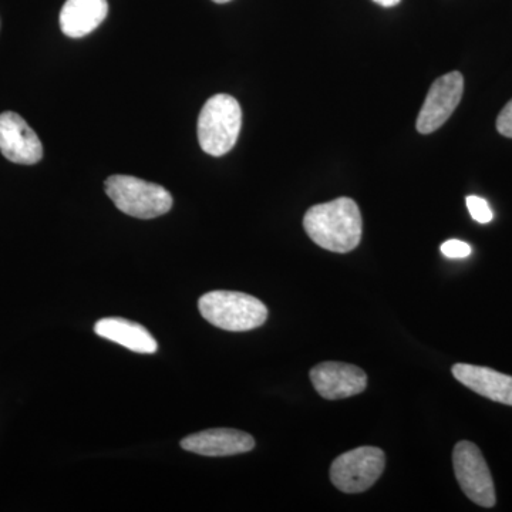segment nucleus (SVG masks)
Masks as SVG:
<instances>
[{
    "label": "nucleus",
    "mask_w": 512,
    "mask_h": 512,
    "mask_svg": "<svg viewBox=\"0 0 512 512\" xmlns=\"http://www.w3.org/2000/svg\"><path fill=\"white\" fill-rule=\"evenodd\" d=\"M466 204L474 221L480 222V224H488V222L493 221V211H491L490 205L484 198L470 195V197H467Z\"/></svg>",
    "instance_id": "14"
},
{
    "label": "nucleus",
    "mask_w": 512,
    "mask_h": 512,
    "mask_svg": "<svg viewBox=\"0 0 512 512\" xmlns=\"http://www.w3.org/2000/svg\"><path fill=\"white\" fill-rule=\"evenodd\" d=\"M313 387L326 400H342L365 392L367 376L360 367L348 363L325 362L311 370Z\"/></svg>",
    "instance_id": "9"
},
{
    "label": "nucleus",
    "mask_w": 512,
    "mask_h": 512,
    "mask_svg": "<svg viewBox=\"0 0 512 512\" xmlns=\"http://www.w3.org/2000/svg\"><path fill=\"white\" fill-rule=\"evenodd\" d=\"M441 252L447 258L461 259L471 255V247L466 242L450 239V241H446L441 245Z\"/></svg>",
    "instance_id": "15"
},
{
    "label": "nucleus",
    "mask_w": 512,
    "mask_h": 512,
    "mask_svg": "<svg viewBox=\"0 0 512 512\" xmlns=\"http://www.w3.org/2000/svg\"><path fill=\"white\" fill-rule=\"evenodd\" d=\"M373 2L383 6V8H393V6L399 5L402 0H373Z\"/></svg>",
    "instance_id": "17"
},
{
    "label": "nucleus",
    "mask_w": 512,
    "mask_h": 512,
    "mask_svg": "<svg viewBox=\"0 0 512 512\" xmlns=\"http://www.w3.org/2000/svg\"><path fill=\"white\" fill-rule=\"evenodd\" d=\"M303 227L316 245L336 254H348L362 241V214L352 198L340 197L309 208Z\"/></svg>",
    "instance_id": "1"
},
{
    "label": "nucleus",
    "mask_w": 512,
    "mask_h": 512,
    "mask_svg": "<svg viewBox=\"0 0 512 512\" xmlns=\"http://www.w3.org/2000/svg\"><path fill=\"white\" fill-rule=\"evenodd\" d=\"M497 130L501 136L512 138V100L508 101L498 114Z\"/></svg>",
    "instance_id": "16"
},
{
    "label": "nucleus",
    "mask_w": 512,
    "mask_h": 512,
    "mask_svg": "<svg viewBox=\"0 0 512 512\" xmlns=\"http://www.w3.org/2000/svg\"><path fill=\"white\" fill-rule=\"evenodd\" d=\"M386 456L377 447H359L342 454L330 466V480L345 494L365 493L382 476Z\"/></svg>",
    "instance_id": "5"
},
{
    "label": "nucleus",
    "mask_w": 512,
    "mask_h": 512,
    "mask_svg": "<svg viewBox=\"0 0 512 512\" xmlns=\"http://www.w3.org/2000/svg\"><path fill=\"white\" fill-rule=\"evenodd\" d=\"M212 2H215V3H228V2H231V0H212Z\"/></svg>",
    "instance_id": "18"
},
{
    "label": "nucleus",
    "mask_w": 512,
    "mask_h": 512,
    "mask_svg": "<svg viewBox=\"0 0 512 512\" xmlns=\"http://www.w3.org/2000/svg\"><path fill=\"white\" fill-rule=\"evenodd\" d=\"M104 188L121 212L140 220L161 217L173 207V197L164 187L131 175H111Z\"/></svg>",
    "instance_id": "4"
},
{
    "label": "nucleus",
    "mask_w": 512,
    "mask_h": 512,
    "mask_svg": "<svg viewBox=\"0 0 512 512\" xmlns=\"http://www.w3.org/2000/svg\"><path fill=\"white\" fill-rule=\"evenodd\" d=\"M198 309L202 318L228 332H247L264 325L268 308L248 293L212 291L201 296Z\"/></svg>",
    "instance_id": "2"
},
{
    "label": "nucleus",
    "mask_w": 512,
    "mask_h": 512,
    "mask_svg": "<svg viewBox=\"0 0 512 512\" xmlns=\"http://www.w3.org/2000/svg\"><path fill=\"white\" fill-rule=\"evenodd\" d=\"M94 332L100 338L111 340L117 345L143 355L157 352V340L143 325L123 318L101 319L94 325Z\"/></svg>",
    "instance_id": "13"
},
{
    "label": "nucleus",
    "mask_w": 512,
    "mask_h": 512,
    "mask_svg": "<svg viewBox=\"0 0 512 512\" xmlns=\"http://www.w3.org/2000/svg\"><path fill=\"white\" fill-rule=\"evenodd\" d=\"M181 447L190 453L205 457H228L254 450L251 434L234 429H211L191 434L181 441Z\"/></svg>",
    "instance_id": "10"
},
{
    "label": "nucleus",
    "mask_w": 512,
    "mask_h": 512,
    "mask_svg": "<svg viewBox=\"0 0 512 512\" xmlns=\"http://www.w3.org/2000/svg\"><path fill=\"white\" fill-rule=\"evenodd\" d=\"M242 126V110L229 94H215L198 117V141L205 153L222 157L237 144Z\"/></svg>",
    "instance_id": "3"
},
{
    "label": "nucleus",
    "mask_w": 512,
    "mask_h": 512,
    "mask_svg": "<svg viewBox=\"0 0 512 512\" xmlns=\"http://www.w3.org/2000/svg\"><path fill=\"white\" fill-rule=\"evenodd\" d=\"M0 153L15 164L32 165L43 157V146L33 128L13 111L0 114Z\"/></svg>",
    "instance_id": "8"
},
{
    "label": "nucleus",
    "mask_w": 512,
    "mask_h": 512,
    "mask_svg": "<svg viewBox=\"0 0 512 512\" xmlns=\"http://www.w3.org/2000/svg\"><path fill=\"white\" fill-rule=\"evenodd\" d=\"M464 93V77L460 72H451L439 77L431 84L419 117L417 131L420 134H431L439 130L451 114L456 111Z\"/></svg>",
    "instance_id": "7"
},
{
    "label": "nucleus",
    "mask_w": 512,
    "mask_h": 512,
    "mask_svg": "<svg viewBox=\"0 0 512 512\" xmlns=\"http://www.w3.org/2000/svg\"><path fill=\"white\" fill-rule=\"evenodd\" d=\"M453 466L463 493L480 507L493 508L497 503L494 481L480 448L460 441L453 450Z\"/></svg>",
    "instance_id": "6"
},
{
    "label": "nucleus",
    "mask_w": 512,
    "mask_h": 512,
    "mask_svg": "<svg viewBox=\"0 0 512 512\" xmlns=\"http://www.w3.org/2000/svg\"><path fill=\"white\" fill-rule=\"evenodd\" d=\"M458 382L493 402L512 406V376L488 367L458 363L451 369Z\"/></svg>",
    "instance_id": "11"
},
{
    "label": "nucleus",
    "mask_w": 512,
    "mask_h": 512,
    "mask_svg": "<svg viewBox=\"0 0 512 512\" xmlns=\"http://www.w3.org/2000/svg\"><path fill=\"white\" fill-rule=\"evenodd\" d=\"M107 13V0H66L60 12V29L66 36L80 39L99 28Z\"/></svg>",
    "instance_id": "12"
}]
</instances>
